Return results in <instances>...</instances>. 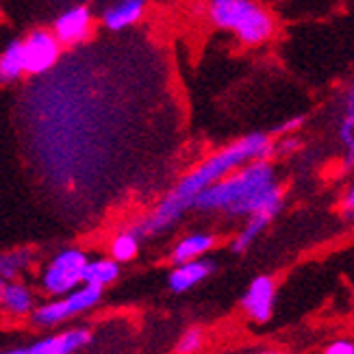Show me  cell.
Returning a JSON list of instances; mask_svg holds the SVG:
<instances>
[{"label":"cell","instance_id":"obj_17","mask_svg":"<svg viewBox=\"0 0 354 354\" xmlns=\"http://www.w3.org/2000/svg\"><path fill=\"white\" fill-rule=\"evenodd\" d=\"M339 140H342V146H344L346 165L352 167V161H354V91H352V87L344 91L342 120H339Z\"/></svg>","mask_w":354,"mask_h":354},{"label":"cell","instance_id":"obj_16","mask_svg":"<svg viewBox=\"0 0 354 354\" xmlns=\"http://www.w3.org/2000/svg\"><path fill=\"white\" fill-rule=\"evenodd\" d=\"M24 55H22V41L15 39L7 44V48L0 53V83L11 85L18 83L24 76Z\"/></svg>","mask_w":354,"mask_h":354},{"label":"cell","instance_id":"obj_1","mask_svg":"<svg viewBox=\"0 0 354 354\" xmlns=\"http://www.w3.org/2000/svg\"><path fill=\"white\" fill-rule=\"evenodd\" d=\"M274 155V140L268 133H248L239 137L237 142L228 144L220 150H215L213 155L203 159L198 165L185 174L174 187L167 192L159 205L152 209L146 218L137 224L133 230L137 237H155L165 230H170L185 213L194 209L196 196L207 189L209 185L220 180L228 172L237 170V167L250 163L254 159H270Z\"/></svg>","mask_w":354,"mask_h":354},{"label":"cell","instance_id":"obj_7","mask_svg":"<svg viewBox=\"0 0 354 354\" xmlns=\"http://www.w3.org/2000/svg\"><path fill=\"white\" fill-rule=\"evenodd\" d=\"M94 30V13L83 5H74L59 13V18L53 24V33L61 46H79L89 39Z\"/></svg>","mask_w":354,"mask_h":354},{"label":"cell","instance_id":"obj_21","mask_svg":"<svg viewBox=\"0 0 354 354\" xmlns=\"http://www.w3.org/2000/svg\"><path fill=\"white\" fill-rule=\"evenodd\" d=\"M298 146L300 142L296 135H281L279 142L274 140V152H281V155H291V152L298 150Z\"/></svg>","mask_w":354,"mask_h":354},{"label":"cell","instance_id":"obj_6","mask_svg":"<svg viewBox=\"0 0 354 354\" xmlns=\"http://www.w3.org/2000/svg\"><path fill=\"white\" fill-rule=\"evenodd\" d=\"M61 48L53 30L37 28L26 39H22V55H24V72L30 76H41L55 70L61 59Z\"/></svg>","mask_w":354,"mask_h":354},{"label":"cell","instance_id":"obj_12","mask_svg":"<svg viewBox=\"0 0 354 354\" xmlns=\"http://www.w3.org/2000/svg\"><path fill=\"white\" fill-rule=\"evenodd\" d=\"M215 243H218V239L211 233H192L187 237H183L172 250V263L178 266V263H185V261L205 257L207 252L215 248Z\"/></svg>","mask_w":354,"mask_h":354},{"label":"cell","instance_id":"obj_14","mask_svg":"<svg viewBox=\"0 0 354 354\" xmlns=\"http://www.w3.org/2000/svg\"><path fill=\"white\" fill-rule=\"evenodd\" d=\"M279 213H274V211H257L252 215H248L245 218V226L237 233V237L230 241V248H233V252H245L250 248V245L254 243V239L263 233V230L270 226V222L276 218Z\"/></svg>","mask_w":354,"mask_h":354},{"label":"cell","instance_id":"obj_10","mask_svg":"<svg viewBox=\"0 0 354 354\" xmlns=\"http://www.w3.org/2000/svg\"><path fill=\"white\" fill-rule=\"evenodd\" d=\"M91 342V335L85 328H72L61 335L48 337V339H41L33 344L28 350V354H72L76 350H81Z\"/></svg>","mask_w":354,"mask_h":354},{"label":"cell","instance_id":"obj_13","mask_svg":"<svg viewBox=\"0 0 354 354\" xmlns=\"http://www.w3.org/2000/svg\"><path fill=\"white\" fill-rule=\"evenodd\" d=\"M3 309L9 315L15 317H22L28 315L30 311L35 309V298H33V291H30L24 283L20 281H7L5 283V294H3Z\"/></svg>","mask_w":354,"mask_h":354},{"label":"cell","instance_id":"obj_3","mask_svg":"<svg viewBox=\"0 0 354 354\" xmlns=\"http://www.w3.org/2000/svg\"><path fill=\"white\" fill-rule=\"evenodd\" d=\"M209 22L233 33L243 46H261L272 39L276 22L274 15L257 0H207Z\"/></svg>","mask_w":354,"mask_h":354},{"label":"cell","instance_id":"obj_4","mask_svg":"<svg viewBox=\"0 0 354 354\" xmlns=\"http://www.w3.org/2000/svg\"><path fill=\"white\" fill-rule=\"evenodd\" d=\"M100 298H102L100 287L81 283L79 287L68 291L66 296L46 302L30 313H33V322L37 326H55L59 322H66L68 317L81 315L89 309H94V306L100 302Z\"/></svg>","mask_w":354,"mask_h":354},{"label":"cell","instance_id":"obj_9","mask_svg":"<svg viewBox=\"0 0 354 354\" xmlns=\"http://www.w3.org/2000/svg\"><path fill=\"white\" fill-rule=\"evenodd\" d=\"M215 266L209 259H194V261H185V263L174 266L170 279H167V285L174 291V294H183V291H189L192 287L200 285L205 279L213 274Z\"/></svg>","mask_w":354,"mask_h":354},{"label":"cell","instance_id":"obj_18","mask_svg":"<svg viewBox=\"0 0 354 354\" xmlns=\"http://www.w3.org/2000/svg\"><path fill=\"white\" fill-rule=\"evenodd\" d=\"M33 263V252L30 250H11L0 254V279L3 281H13L30 268Z\"/></svg>","mask_w":354,"mask_h":354},{"label":"cell","instance_id":"obj_27","mask_svg":"<svg viewBox=\"0 0 354 354\" xmlns=\"http://www.w3.org/2000/svg\"><path fill=\"white\" fill-rule=\"evenodd\" d=\"M261 354H283V352H261Z\"/></svg>","mask_w":354,"mask_h":354},{"label":"cell","instance_id":"obj_5","mask_svg":"<svg viewBox=\"0 0 354 354\" xmlns=\"http://www.w3.org/2000/svg\"><path fill=\"white\" fill-rule=\"evenodd\" d=\"M87 254L81 248H66L57 252L41 272V289L50 296H66L83 283Z\"/></svg>","mask_w":354,"mask_h":354},{"label":"cell","instance_id":"obj_22","mask_svg":"<svg viewBox=\"0 0 354 354\" xmlns=\"http://www.w3.org/2000/svg\"><path fill=\"white\" fill-rule=\"evenodd\" d=\"M304 127V115H296V118H289L285 124H281L276 129V135H294Z\"/></svg>","mask_w":354,"mask_h":354},{"label":"cell","instance_id":"obj_11","mask_svg":"<svg viewBox=\"0 0 354 354\" xmlns=\"http://www.w3.org/2000/svg\"><path fill=\"white\" fill-rule=\"evenodd\" d=\"M146 0H118L111 7H106L102 13V24L118 33V30L131 28L144 18Z\"/></svg>","mask_w":354,"mask_h":354},{"label":"cell","instance_id":"obj_15","mask_svg":"<svg viewBox=\"0 0 354 354\" xmlns=\"http://www.w3.org/2000/svg\"><path fill=\"white\" fill-rule=\"evenodd\" d=\"M120 279V263L109 259H87L85 270H83V283L96 285L100 289L113 285Z\"/></svg>","mask_w":354,"mask_h":354},{"label":"cell","instance_id":"obj_24","mask_svg":"<svg viewBox=\"0 0 354 354\" xmlns=\"http://www.w3.org/2000/svg\"><path fill=\"white\" fill-rule=\"evenodd\" d=\"M324 354H354V346L350 342H335L326 348Z\"/></svg>","mask_w":354,"mask_h":354},{"label":"cell","instance_id":"obj_8","mask_svg":"<svg viewBox=\"0 0 354 354\" xmlns=\"http://www.w3.org/2000/svg\"><path fill=\"white\" fill-rule=\"evenodd\" d=\"M274 300H276V283L270 276H257L250 283L248 291L243 294L241 306L248 313V317H252L259 324H263V322L272 317Z\"/></svg>","mask_w":354,"mask_h":354},{"label":"cell","instance_id":"obj_23","mask_svg":"<svg viewBox=\"0 0 354 354\" xmlns=\"http://www.w3.org/2000/svg\"><path fill=\"white\" fill-rule=\"evenodd\" d=\"M342 211L346 215V220H352V213H354V189L352 187H348L342 198Z\"/></svg>","mask_w":354,"mask_h":354},{"label":"cell","instance_id":"obj_20","mask_svg":"<svg viewBox=\"0 0 354 354\" xmlns=\"http://www.w3.org/2000/svg\"><path fill=\"white\" fill-rule=\"evenodd\" d=\"M200 346H203V333H200L198 328H192L180 337L176 352L178 354H194Z\"/></svg>","mask_w":354,"mask_h":354},{"label":"cell","instance_id":"obj_2","mask_svg":"<svg viewBox=\"0 0 354 354\" xmlns=\"http://www.w3.org/2000/svg\"><path fill=\"white\" fill-rule=\"evenodd\" d=\"M196 211L248 218L257 211L283 209V187L270 159H254L209 185L194 200Z\"/></svg>","mask_w":354,"mask_h":354},{"label":"cell","instance_id":"obj_19","mask_svg":"<svg viewBox=\"0 0 354 354\" xmlns=\"http://www.w3.org/2000/svg\"><path fill=\"white\" fill-rule=\"evenodd\" d=\"M111 259L118 261V263H127V261H133L140 252V237L135 235V230H122L111 239L109 245Z\"/></svg>","mask_w":354,"mask_h":354},{"label":"cell","instance_id":"obj_26","mask_svg":"<svg viewBox=\"0 0 354 354\" xmlns=\"http://www.w3.org/2000/svg\"><path fill=\"white\" fill-rule=\"evenodd\" d=\"M5 283H7V281H3V279H0V304H3V294H5Z\"/></svg>","mask_w":354,"mask_h":354},{"label":"cell","instance_id":"obj_25","mask_svg":"<svg viewBox=\"0 0 354 354\" xmlns=\"http://www.w3.org/2000/svg\"><path fill=\"white\" fill-rule=\"evenodd\" d=\"M3 354H28V350L26 348H13V350H7Z\"/></svg>","mask_w":354,"mask_h":354}]
</instances>
